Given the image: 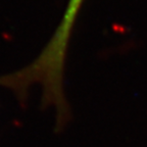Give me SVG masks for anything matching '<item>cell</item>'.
Instances as JSON below:
<instances>
[{
  "label": "cell",
  "instance_id": "6da1fadb",
  "mask_svg": "<svg viewBox=\"0 0 147 147\" xmlns=\"http://www.w3.org/2000/svg\"><path fill=\"white\" fill-rule=\"evenodd\" d=\"M83 2L84 0H69L57 29L32 63L13 74L0 77V85L20 97H25L31 86H41L43 105L55 108L58 127L64 126L69 117L63 89L64 65L69 38Z\"/></svg>",
  "mask_w": 147,
  "mask_h": 147
}]
</instances>
